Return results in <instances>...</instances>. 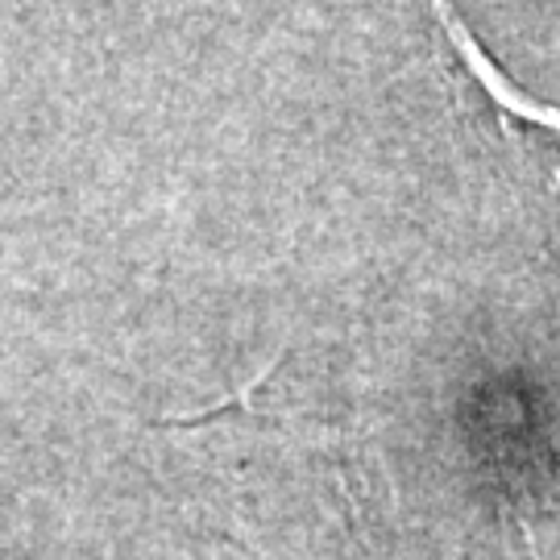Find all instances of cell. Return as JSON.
<instances>
[{
	"mask_svg": "<svg viewBox=\"0 0 560 560\" xmlns=\"http://www.w3.org/2000/svg\"><path fill=\"white\" fill-rule=\"evenodd\" d=\"M444 34V67L465 125L499 150L506 175L532 196L544 224L560 237V108L532 101L481 50L448 0H432Z\"/></svg>",
	"mask_w": 560,
	"mask_h": 560,
	"instance_id": "cell-1",
	"label": "cell"
}]
</instances>
